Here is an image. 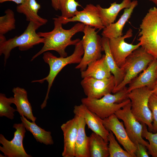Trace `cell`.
I'll list each match as a JSON object with an SVG mask.
<instances>
[{"mask_svg":"<svg viewBox=\"0 0 157 157\" xmlns=\"http://www.w3.org/2000/svg\"><path fill=\"white\" fill-rule=\"evenodd\" d=\"M81 84L87 97L99 99L112 92L115 87V81L113 75L109 78L101 79L88 76L83 78Z\"/></svg>","mask_w":157,"mask_h":157,"instance_id":"cell-11","label":"cell"},{"mask_svg":"<svg viewBox=\"0 0 157 157\" xmlns=\"http://www.w3.org/2000/svg\"><path fill=\"white\" fill-rule=\"evenodd\" d=\"M131 102L124 106L115 113L119 119L123 121L127 133L131 140L136 145L141 144L147 148L149 143L142 137V124L138 121L132 114Z\"/></svg>","mask_w":157,"mask_h":157,"instance_id":"cell-9","label":"cell"},{"mask_svg":"<svg viewBox=\"0 0 157 157\" xmlns=\"http://www.w3.org/2000/svg\"><path fill=\"white\" fill-rule=\"evenodd\" d=\"M58 18L63 24L71 22H78L99 30L105 27L99 17L97 6L91 3L87 5L83 10L78 11L75 15L71 18H67L61 16Z\"/></svg>","mask_w":157,"mask_h":157,"instance_id":"cell-14","label":"cell"},{"mask_svg":"<svg viewBox=\"0 0 157 157\" xmlns=\"http://www.w3.org/2000/svg\"><path fill=\"white\" fill-rule=\"evenodd\" d=\"M89 137L90 157H109L108 142L101 135L94 132Z\"/></svg>","mask_w":157,"mask_h":157,"instance_id":"cell-26","label":"cell"},{"mask_svg":"<svg viewBox=\"0 0 157 157\" xmlns=\"http://www.w3.org/2000/svg\"><path fill=\"white\" fill-rule=\"evenodd\" d=\"M153 93L157 96V80L152 88Z\"/></svg>","mask_w":157,"mask_h":157,"instance_id":"cell-36","label":"cell"},{"mask_svg":"<svg viewBox=\"0 0 157 157\" xmlns=\"http://www.w3.org/2000/svg\"><path fill=\"white\" fill-rule=\"evenodd\" d=\"M102 124L108 131H112L119 142L132 156L136 157V146L129 138L123 122L120 121L115 114L101 119Z\"/></svg>","mask_w":157,"mask_h":157,"instance_id":"cell-12","label":"cell"},{"mask_svg":"<svg viewBox=\"0 0 157 157\" xmlns=\"http://www.w3.org/2000/svg\"><path fill=\"white\" fill-rule=\"evenodd\" d=\"M109 131L108 140L109 157H132L130 154L120 146L113 132L110 131Z\"/></svg>","mask_w":157,"mask_h":157,"instance_id":"cell-29","label":"cell"},{"mask_svg":"<svg viewBox=\"0 0 157 157\" xmlns=\"http://www.w3.org/2000/svg\"><path fill=\"white\" fill-rule=\"evenodd\" d=\"M86 124L84 119L78 116V129L75 146V157H90L89 137L85 131Z\"/></svg>","mask_w":157,"mask_h":157,"instance_id":"cell-22","label":"cell"},{"mask_svg":"<svg viewBox=\"0 0 157 157\" xmlns=\"http://www.w3.org/2000/svg\"><path fill=\"white\" fill-rule=\"evenodd\" d=\"M126 87L118 92L108 93L99 99L88 98L81 99L82 104L102 119L114 114L118 110L131 102L128 98Z\"/></svg>","mask_w":157,"mask_h":157,"instance_id":"cell-3","label":"cell"},{"mask_svg":"<svg viewBox=\"0 0 157 157\" xmlns=\"http://www.w3.org/2000/svg\"><path fill=\"white\" fill-rule=\"evenodd\" d=\"M75 46V49L72 54L66 57L60 56L58 57L49 52L46 51L43 53V59L49 67V74L47 76L43 78L33 81L31 82L32 83L38 82L42 83L44 81H46L48 83L46 96L40 106L42 109L46 106L51 88L58 73L66 65L72 64H78L81 61L84 52L82 40H80Z\"/></svg>","mask_w":157,"mask_h":157,"instance_id":"cell-2","label":"cell"},{"mask_svg":"<svg viewBox=\"0 0 157 157\" xmlns=\"http://www.w3.org/2000/svg\"><path fill=\"white\" fill-rule=\"evenodd\" d=\"M5 15L0 17V42L6 40L4 35L15 28V19L14 13L12 10L8 9Z\"/></svg>","mask_w":157,"mask_h":157,"instance_id":"cell-27","label":"cell"},{"mask_svg":"<svg viewBox=\"0 0 157 157\" xmlns=\"http://www.w3.org/2000/svg\"><path fill=\"white\" fill-rule=\"evenodd\" d=\"M133 31L129 28L124 35L109 39V44L112 56L117 65L121 67L125 60L134 50L141 46L139 42L136 44H129L125 39L132 37Z\"/></svg>","mask_w":157,"mask_h":157,"instance_id":"cell-13","label":"cell"},{"mask_svg":"<svg viewBox=\"0 0 157 157\" xmlns=\"http://www.w3.org/2000/svg\"><path fill=\"white\" fill-rule=\"evenodd\" d=\"M136 156L137 157H149V154L147 151V147L140 143L136 144Z\"/></svg>","mask_w":157,"mask_h":157,"instance_id":"cell-33","label":"cell"},{"mask_svg":"<svg viewBox=\"0 0 157 157\" xmlns=\"http://www.w3.org/2000/svg\"><path fill=\"white\" fill-rule=\"evenodd\" d=\"M51 5L56 10H60L59 0H51Z\"/></svg>","mask_w":157,"mask_h":157,"instance_id":"cell-34","label":"cell"},{"mask_svg":"<svg viewBox=\"0 0 157 157\" xmlns=\"http://www.w3.org/2000/svg\"><path fill=\"white\" fill-rule=\"evenodd\" d=\"M26 0H0V3H2L3 2L8 1H13L18 5H19L23 3Z\"/></svg>","mask_w":157,"mask_h":157,"instance_id":"cell-35","label":"cell"},{"mask_svg":"<svg viewBox=\"0 0 157 157\" xmlns=\"http://www.w3.org/2000/svg\"><path fill=\"white\" fill-rule=\"evenodd\" d=\"M153 93V90L147 87L134 89L128 94L131 101V112L140 122L145 124L148 130L153 131V118L148 106L149 98Z\"/></svg>","mask_w":157,"mask_h":157,"instance_id":"cell-6","label":"cell"},{"mask_svg":"<svg viewBox=\"0 0 157 157\" xmlns=\"http://www.w3.org/2000/svg\"><path fill=\"white\" fill-rule=\"evenodd\" d=\"M141 123L143 125L142 137L148 140L149 142L147 148L148 152L153 157H157V132L153 133L149 131L147 125L144 123Z\"/></svg>","mask_w":157,"mask_h":157,"instance_id":"cell-31","label":"cell"},{"mask_svg":"<svg viewBox=\"0 0 157 157\" xmlns=\"http://www.w3.org/2000/svg\"><path fill=\"white\" fill-rule=\"evenodd\" d=\"M109 41V39L108 38L104 37L101 38L102 51H104L108 65L111 73L114 76L115 87L122 81L125 74L123 69L118 67L113 58L110 48Z\"/></svg>","mask_w":157,"mask_h":157,"instance_id":"cell-24","label":"cell"},{"mask_svg":"<svg viewBox=\"0 0 157 157\" xmlns=\"http://www.w3.org/2000/svg\"><path fill=\"white\" fill-rule=\"evenodd\" d=\"M40 8V5L36 0H26L23 3L17 6L16 10L18 13L25 15L26 21H33L42 26L45 24L48 20L38 14Z\"/></svg>","mask_w":157,"mask_h":157,"instance_id":"cell-23","label":"cell"},{"mask_svg":"<svg viewBox=\"0 0 157 157\" xmlns=\"http://www.w3.org/2000/svg\"><path fill=\"white\" fill-rule=\"evenodd\" d=\"M53 29L48 32H38V35L44 39V45L41 49L32 58L31 61L41 54L50 50L57 52L60 57L67 56L65 51L67 47L72 45H75L80 40L77 38L72 40V37L76 33L83 32L85 25L78 22L69 29H65L62 27L63 24L59 18H54Z\"/></svg>","mask_w":157,"mask_h":157,"instance_id":"cell-1","label":"cell"},{"mask_svg":"<svg viewBox=\"0 0 157 157\" xmlns=\"http://www.w3.org/2000/svg\"><path fill=\"white\" fill-rule=\"evenodd\" d=\"M157 80V59L154 58L142 73L128 84V92L129 93L134 89L144 87L152 90Z\"/></svg>","mask_w":157,"mask_h":157,"instance_id":"cell-17","label":"cell"},{"mask_svg":"<svg viewBox=\"0 0 157 157\" xmlns=\"http://www.w3.org/2000/svg\"><path fill=\"white\" fill-rule=\"evenodd\" d=\"M112 75L106 61L105 55L98 60L90 63L85 70L81 72V76L83 78L91 76L99 79L110 77Z\"/></svg>","mask_w":157,"mask_h":157,"instance_id":"cell-21","label":"cell"},{"mask_svg":"<svg viewBox=\"0 0 157 157\" xmlns=\"http://www.w3.org/2000/svg\"><path fill=\"white\" fill-rule=\"evenodd\" d=\"M14 93L15 104L17 111L21 116H24L32 122H35L36 117L33 115L31 104L29 101L27 93L24 88L19 87L14 88L12 90Z\"/></svg>","mask_w":157,"mask_h":157,"instance_id":"cell-20","label":"cell"},{"mask_svg":"<svg viewBox=\"0 0 157 157\" xmlns=\"http://www.w3.org/2000/svg\"><path fill=\"white\" fill-rule=\"evenodd\" d=\"M96 29L89 25H85L82 40L84 54L80 63L75 68L81 72L85 70L90 63L100 58L102 56L101 38L98 34Z\"/></svg>","mask_w":157,"mask_h":157,"instance_id":"cell-8","label":"cell"},{"mask_svg":"<svg viewBox=\"0 0 157 157\" xmlns=\"http://www.w3.org/2000/svg\"><path fill=\"white\" fill-rule=\"evenodd\" d=\"M149 107L151 110L153 118V133L157 132V96L152 93L148 101Z\"/></svg>","mask_w":157,"mask_h":157,"instance_id":"cell-32","label":"cell"},{"mask_svg":"<svg viewBox=\"0 0 157 157\" xmlns=\"http://www.w3.org/2000/svg\"><path fill=\"white\" fill-rule=\"evenodd\" d=\"M138 5V1H132L131 6L124 10L123 13L115 23L105 27L101 33L102 37L109 39L116 38L122 35V31L126 22L130 18L134 8Z\"/></svg>","mask_w":157,"mask_h":157,"instance_id":"cell-18","label":"cell"},{"mask_svg":"<svg viewBox=\"0 0 157 157\" xmlns=\"http://www.w3.org/2000/svg\"><path fill=\"white\" fill-rule=\"evenodd\" d=\"M154 58L140 46L134 50L126 59L121 68L125 72L122 81L115 87L113 94L122 90L142 71L144 70Z\"/></svg>","mask_w":157,"mask_h":157,"instance_id":"cell-5","label":"cell"},{"mask_svg":"<svg viewBox=\"0 0 157 157\" xmlns=\"http://www.w3.org/2000/svg\"><path fill=\"white\" fill-rule=\"evenodd\" d=\"M13 127L16 129L13 138L10 141L7 140L2 134H0V150L7 157H31L26 152L23 142L25 136L26 129L22 123H15Z\"/></svg>","mask_w":157,"mask_h":157,"instance_id":"cell-10","label":"cell"},{"mask_svg":"<svg viewBox=\"0 0 157 157\" xmlns=\"http://www.w3.org/2000/svg\"><path fill=\"white\" fill-rule=\"evenodd\" d=\"M59 5L61 16L67 18L74 17L78 11L77 7L81 6L75 0H59Z\"/></svg>","mask_w":157,"mask_h":157,"instance_id":"cell-30","label":"cell"},{"mask_svg":"<svg viewBox=\"0 0 157 157\" xmlns=\"http://www.w3.org/2000/svg\"><path fill=\"white\" fill-rule=\"evenodd\" d=\"M64 136L63 157H74L75 146L78 129V116L75 115L72 119L61 126Z\"/></svg>","mask_w":157,"mask_h":157,"instance_id":"cell-16","label":"cell"},{"mask_svg":"<svg viewBox=\"0 0 157 157\" xmlns=\"http://www.w3.org/2000/svg\"><path fill=\"white\" fill-rule=\"evenodd\" d=\"M41 26L33 21L30 22L26 29L21 35L0 42V55L3 54L4 55V65L11 51L14 48L18 47L21 51H26L35 45L44 43V38L36 33V30Z\"/></svg>","mask_w":157,"mask_h":157,"instance_id":"cell-4","label":"cell"},{"mask_svg":"<svg viewBox=\"0 0 157 157\" xmlns=\"http://www.w3.org/2000/svg\"><path fill=\"white\" fill-rule=\"evenodd\" d=\"M154 3L157 7V0H149Z\"/></svg>","mask_w":157,"mask_h":157,"instance_id":"cell-37","label":"cell"},{"mask_svg":"<svg viewBox=\"0 0 157 157\" xmlns=\"http://www.w3.org/2000/svg\"><path fill=\"white\" fill-rule=\"evenodd\" d=\"M131 3V0H123L120 3L116 2L110 3V6L107 8L97 5L99 17L105 27L114 23L119 12L123 9L130 7Z\"/></svg>","mask_w":157,"mask_h":157,"instance_id":"cell-19","label":"cell"},{"mask_svg":"<svg viewBox=\"0 0 157 157\" xmlns=\"http://www.w3.org/2000/svg\"><path fill=\"white\" fill-rule=\"evenodd\" d=\"M138 40L141 46L157 59V7L149 9L140 25Z\"/></svg>","mask_w":157,"mask_h":157,"instance_id":"cell-7","label":"cell"},{"mask_svg":"<svg viewBox=\"0 0 157 157\" xmlns=\"http://www.w3.org/2000/svg\"><path fill=\"white\" fill-rule=\"evenodd\" d=\"M14 97L7 98L5 94L0 93V116L5 117L13 119L14 118V113L17 111L10 106L12 104H14Z\"/></svg>","mask_w":157,"mask_h":157,"instance_id":"cell-28","label":"cell"},{"mask_svg":"<svg viewBox=\"0 0 157 157\" xmlns=\"http://www.w3.org/2000/svg\"><path fill=\"white\" fill-rule=\"evenodd\" d=\"M20 119L26 129L33 134L37 142L46 145L54 144L51 132L40 127L35 122H30L24 116H21Z\"/></svg>","mask_w":157,"mask_h":157,"instance_id":"cell-25","label":"cell"},{"mask_svg":"<svg viewBox=\"0 0 157 157\" xmlns=\"http://www.w3.org/2000/svg\"><path fill=\"white\" fill-rule=\"evenodd\" d=\"M73 113L75 115L81 117L84 119L88 129L101 135L106 142H108L109 131L104 126L101 119L96 114L82 104L74 106Z\"/></svg>","mask_w":157,"mask_h":157,"instance_id":"cell-15","label":"cell"}]
</instances>
